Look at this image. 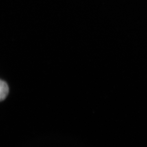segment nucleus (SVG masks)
<instances>
[{
  "mask_svg": "<svg viewBox=\"0 0 147 147\" xmlns=\"http://www.w3.org/2000/svg\"><path fill=\"white\" fill-rule=\"evenodd\" d=\"M9 92V88L6 82L3 80L0 82V100H4L8 95Z\"/></svg>",
  "mask_w": 147,
  "mask_h": 147,
  "instance_id": "1",
  "label": "nucleus"
}]
</instances>
